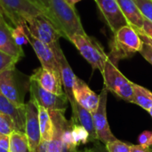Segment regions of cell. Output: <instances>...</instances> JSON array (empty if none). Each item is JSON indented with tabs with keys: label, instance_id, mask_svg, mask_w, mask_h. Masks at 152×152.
I'll return each mask as SVG.
<instances>
[{
	"label": "cell",
	"instance_id": "cell-1",
	"mask_svg": "<svg viewBox=\"0 0 152 152\" xmlns=\"http://www.w3.org/2000/svg\"><path fill=\"white\" fill-rule=\"evenodd\" d=\"M46 15L61 30L63 37L68 40L74 35L86 33L75 6L66 0H49Z\"/></svg>",
	"mask_w": 152,
	"mask_h": 152
},
{
	"label": "cell",
	"instance_id": "cell-2",
	"mask_svg": "<svg viewBox=\"0 0 152 152\" xmlns=\"http://www.w3.org/2000/svg\"><path fill=\"white\" fill-rule=\"evenodd\" d=\"M142 45L143 41L138 31L131 25L124 26L114 33L110 43V53L108 55L109 60L117 65L119 61L131 58L139 53Z\"/></svg>",
	"mask_w": 152,
	"mask_h": 152
},
{
	"label": "cell",
	"instance_id": "cell-3",
	"mask_svg": "<svg viewBox=\"0 0 152 152\" xmlns=\"http://www.w3.org/2000/svg\"><path fill=\"white\" fill-rule=\"evenodd\" d=\"M0 9L5 21L8 20L11 27L24 23V20L29 17L45 13L37 0H0Z\"/></svg>",
	"mask_w": 152,
	"mask_h": 152
},
{
	"label": "cell",
	"instance_id": "cell-4",
	"mask_svg": "<svg viewBox=\"0 0 152 152\" xmlns=\"http://www.w3.org/2000/svg\"><path fill=\"white\" fill-rule=\"evenodd\" d=\"M69 40L76 46L80 54L92 66L93 69H98L101 73L103 72L109 56L96 39L85 33L74 35Z\"/></svg>",
	"mask_w": 152,
	"mask_h": 152
},
{
	"label": "cell",
	"instance_id": "cell-5",
	"mask_svg": "<svg viewBox=\"0 0 152 152\" xmlns=\"http://www.w3.org/2000/svg\"><path fill=\"white\" fill-rule=\"evenodd\" d=\"M23 24L31 36L52 48L59 44L61 37H63L61 30L44 12L26 19Z\"/></svg>",
	"mask_w": 152,
	"mask_h": 152
},
{
	"label": "cell",
	"instance_id": "cell-6",
	"mask_svg": "<svg viewBox=\"0 0 152 152\" xmlns=\"http://www.w3.org/2000/svg\"><path fill=\"white\" fill-rule=\"evenodd\" d=\"M104 81V87L120 99L133 102L134 91L133 82L128 80L118 69L117 65L108 60L102 73Z\"/></svg>",
	"mask_w": 152,
	"mask_h": 152
},
{
	"label": "cell",
	"instance_id": "cell-7",
	"mask_svg": "<svg viewBox=\"0 0 152 152\" xmlns=\"http://www.w3.org/2000/svg\"><path fill=\"white\" fill-rule=\"evenodd\" d=\"M49 113L54 125L53 138L51 141H41L36 152H77V149L68 147L61 141L63 130L71 123L70 120L65 118V112L49 110Z\"/></svg>",
	"mask_w": 152,
	"mask_h": 152
},
{
	"label": "cell",
	"instance_id": "cell-8",
	"mask_svg": "<svg viewBox=\"0 0 152 152\" xmlns=\"http://www.w3.org/2000/svg\"><path fill=\"white\" fill-rule=\"evenodd\" d=\"M28 89L30 92V99L37 104L47 109L48 110L66 111L69 102L66 94L58 95L50 93L41 87L37 82L30 78L28 82Z\"/></svg>",
	"mask_w": 152,
	"mask_h": 152
},
{
	"label": "cell",
	"instance_id": "cell-9",
	"mask_svg": "<svg viewBox=\"0 0 152 152\" xmlns=\"http://www.w3.org/2000/svg\"><path fill=\"white\" fill-rule=\"evenodd\" d=\"M0 92L11 102L22 105L24 103L25 88L21 84L20 73L14 68L0 74Z\"/></svg>",
	"mask_w": 152,
	"mask_h": 152
},
{
	"label": "cell",
	"instance_id": "cell-10",
	"mask_svg": "<svg viewBox=\"0 0 152 152\" xmlns=\"http://www.w3.org/2000/svg\"><path fill=\"white\" fill-rule=\"evenodd\" d=\"M107 102H108V90L104 87L100 94V102L97 110L92 114L94 125L97 134L98 141L102 144L116 140L117 138L112 134L110 124L107 119Z\"/></svg>",
	"mask_w": 152,
	"mask_h": 152
},
{
	"label": "cell",
	"instance_id": "cell-11",
	"mask_svg": "<svg viewBox=\"0 0 152 152\" xmlns=\"http://www.w3.org/2000/svg\"><path fill=\"white\" fill-rule=\"evenodd\" d=\"M97 6L113 33L124 26L129 25L116 0H94Z\"/></svg>",
	"mask_w": 152,
	"mask_h": 152
},
{
	"label": "cell",
	"instance_id": "cell-12",
	"mask_svg": "<svg viewBox=\"0 0 152 152\" xmlns=\"http://www.w3.org/2000/svg\"><path fill=\"white\" fill-rule=\"evenodd\" d=\"M26 124L25 134L29 142L31 152H36L41 142L39 120H38V109L37 104L31 99L26 103Z\"/></svg>",
	"mask_w": 152,
	"mask_h": 152
},
{
	"label": "cell",
	"instance_id": "cell-13",
	"mask_svg": "<svg viewBox=\"0 0 152 152\" xmlns=\"http://www.w3.org/2000/svg\"><path fill=\"white\" fill-rule=\"evenodd\" d=\"M53 50L55 53L57 61L59 63L61 78L62 86L64 88V93L66 94L69 103H72L75 102L74 95H73V87H74V85H75V82H76L77 77L74 74L70 65L69 64V62L60 46V44H58L54 47H53Z\"/></svg>",
	"mask_w": 152,
	"mask_h": 152
},
{
	"label": "cell",
	"instance_id": "cell-14",
	"mask_svg": "<svg viewBox=\"0 0 152 152\" xmlns=\"http://www.w3.org/2000/svg\"><path fill=\"white\" fill-rule=\"evenodd\" d=\"M28 44L32 46L36 55L37 56L42 67L50 69L61 76L60 73V67L59 63L57 61L55 53L51 46L45 44L44 42L37 39L33 36H31L28 31Z\"/></svg>",
	"mask_w": 152,
	"mask_h": 152
},
{
	"label": "cell",
	"instance_id": "cell-15",
	"mask_svg": "<svg viewBox=\"0 0 152 152\" xmlns=\"http://www.w3.org/2000/svg\"><path fill=\"white\" fill-rule=\"evenodd\" d=\"M29 78L37 82L41 87L50 93L58 95L65 94L62 90V82L61 76L42 66L35 69Z\"/></svg>",
	"mask_w": 152,
	"mask_h": 152
},
{
	"label": "cell",
	"instance_id": "cell-16",
	"mask_svg": "<svg viewBox=\"0 0 152 152\" xmlns=\"http://www.w3.org/2000/svg\"><path fill=\"white\" fill-rule=\"evenodd\" d=\"M73 95L75 101L92 114L97 110L100 102V95L95 94L86 83L77 77L73 87Z\"/></svg>",
	"mask_w": 152,
	"mask_h": 152
},
{
	"label": "cell",
	"instance_id": "cell-17",
	"mask_svg": "<svg viewBox=\"0 0 152 152\" xmlns=\"http://www.w3.org/2000/svg\"><path fill=\"white\" fill-rule=\"evenodd\" d=\"M26 112V104L18 105L7 99L0 92V113L10 117L19 132H25Z\"/></svg>",
	"mask_w": 152,
	"mask_h": 152
},
{
	"label": "cell",
	"instance_id": "cell-18",
	"mask_svg": "<svg viewBox=\"0 0 152 152\" xmlns=\"http://www.w3.org/2000/svg\"><path fill=\"white\" fill-rule=\"evenodd\" d=\"M70 106L72 109V123L80 124L86 129L90 135V142L98 141L92 113L85 108L81 107L76 101L70 103Z\"/></svg>",
	"mask_w": 152,
	"mask_h": 152
},
{
	"label": "cell",
	"instance_id": "cell-19",
	"mask_svg": "<svg viewBox=\"0 0 152 152\" xmlns=\"http://www.w3.org/2000/svg\"><path fill=\"white\" fill-rule=\"evenodd\" d=\"M0 51L20 60L24 57L22 47L16 45L12 34L11 26L6 23H0Z\"/></svg>",
	"mask_w": 152,
	"mask_h": 152
},
{
	"label": "cell",
	"instance_id": "cell-20",
	"mask_svg": "<svg viewBox=\"0 0 152 152\" xmlns=\"http://www.w3.org/2000/svg\"><path fill=\"white\" fill-rule=\"evenodd\" d=\"M129 25L137 30H142L144 17L135 0H116Z\"/></svg>",
	"mask_w": 152,
	"mask_h": 152
},
{
	"label": "cell",
	"instance_id": "cell-21",
	"mask_svg": "<svg viewBox=\"0 0 152 152\" xmlns=\"http://www.w3.org/2000/svg\"><path fill=\"white\" fill-rule=\"evenodd\" d=\"M37 106L38 109V120L41 141H51L53 140L54 134V125L52 120L49 110L38 104H37Z\"/></svg>",
	"mask_w": 152,
	"mask_h": 152
},
{
	"label": "cell",
	"instance_id": "cell-22",
	"mask_svg": "<svg viewBox=\"0 0 152 152\" xmlns=\"http://www.w3.org/2000/svg\"><path fill=\"white\" fill-rule=\"evenodd\" d=\"M133 91H134V97L133 102L143 110L150 111L152 108V93L147 88L133 83Z\"/></svg>",
	"mask_w": 152,
	"mask_h": 152
},
{
	"label": "cell",
	"instance_id": "cell-23",
	"mask_svg": "<svg viewBox=\"0 0 152 152\" xmlns=\"http://www.w3.org/2000/svg\"><path fill=\"white\" fill-rule=\"evenodd\" d=\"M9 152H31L29 142L25 133L14 131L10 134Z\"/></svg>",
	"mask_w": 152,
	"mask_h": 152
},
{
	"label": "cell",
	"instance_id": "cell-24",
	"mask_svg": "<svg viewBox=\"0 0 152 152\" xmlns=\"http://www.w3.org/2000/svg\"><path fill=\"white\" fill-rule=\"evenodd\" d=\"M72 134L77 147H78L81 144L86 145L87 144V142H90V135L88 132L80 124L72 123Z\"/></svg>",
	"mask_w": 152,
	"mask_h": 152
},
{
	"label": "cell",
	"instance_id": "cell-25",
	"mask_svg": "<svg viewBox=\"0 0 152 152\" xmlns=\"http://www.w3.org/2000/svg\"><path fill=\"white\" fill-rule=\"evenodd\" d=\"M11 34L17 45L22 47V45L28 44L27 30L23 23L16 25L14 27H11Z\"/></svg>",
	"mask_w": 152,
	"mask_h": 152
},
{
	"label": "cell",
	"instance_id": "cell-26",
	"mask_svg": "<svg viewBox=\"0 0 152 152\" xmlns=\"http://www.w3.org/2000/svg\"><path fill=\"white\" fill-rule=\"evenodd\" d=\"M133 145L116 139L105 144V148L108 152H133Z\"/></svg>",
	"mask_w": 152,
	"mask_h": 152
},
{
	"label": "cell",
	"instance_id": "cell-27",
	"mask_svg": "<svg viewBox=\"0 0 152 152\" xmlns=\"http://www.w3.org/2000/svg\"><path fill=\"white\" fill-rule=\"evenodd\" d=\"M14 131H17V129L12 119L3 113H0V134L10 135Z\"/></svg>",
	"mask_w": 152,
	"mask_h": 152
},
{
	"label": "cell",
	"instance_id": "cell-28",
	"mask_svg": "<svg viewBox=\"0 0 152 152\" xmlns=\"http://www.w3.org/2000/svg\"><path fill=\"white\" fill-rule=\"evenodd\" d=\"M20 60L0 51V74L6 69L14 68Z\"/></svg>",
	"mask_w": 152,
	"mask_h": 152
},
{
	"label": "cell",
	"instance_id": "cell-29",
	"mask_svg": "<svg viewBox=\"0 0 152 152\" xmlns=\"http://www.w3.org/2000/svg\"><path fill=\"white\" fill-rule=\"evenodd\" d=\"M143 17L152 22V0H135Z\"/></svg>",
	"mask_w": 152,
	"mask_h": 152
},
{
	"label": "cell",
	"instance_id": "cell-30",
	"mask_svg": "<svg viewBox=\"0 0 152 152\" xmlns=\"http://www.w3.org/2000/svg\"><path fill=\"white\" fill-rule=\"evenodd\" d=\"M138 144L144 148H151L152 146V132L144 131L138 137Z\"/></svg>",
	"mask_w": 152,
	"mask_h": 152
},
{
	"label": "cell",
	"instance_id": "cell-31",
	"mask_svg": "<svg viewBox=\"0 0 152 152\" xmlns=\"http://www.w3.org/2000/svg\"><path fill=\"white\" fill-rule=\"evenodd\" d=\"M139 53L147 61H149L152 65V45L146 42H143L142 47Z\"/></svg>",
	"mask_w": 152,
	"mask_h": 152
},
{
	"label": "cell",
	"instance_id": "cell-32",
	"mask_svg": "<svg viewBox=\"0 0 152 152\" xmlns=\"http://www.w3.org/2000/svg\"><path fill=\"white\" fill-rule=\"evenodd\" d=\"M142 31L152 39V22L144 18V23L142 27Z\"/></svg>",
	"mask_w": 152,
	"mask_h": 152
},
{
	"label": "cell",
	"instance_id": "cell-33",
	"mask_svg": "<svg viewBox=\"0 0 152 152\" xmlns=\"http://www.w3.org/2000/svg\"><path fill=\"white\" fill-rule=\"evenodd\" d=\"M9 145H10V135H0V147L8 150L9 151Z\"/></svg>",
	"mask_w": 152,
	"mask_h": 152
},
{
	"label": "cell",
	"instance_id": "cell-34",
	"mask_svg": "<svg viewBox=\"0 0 152 152\" xmlns=\"http://www.w3.org/2000/svg\"><path fill=\"white\" fill-rule=\"evenodd\" d=\"M137 30V29H136ZM138 31V33H139V35H140V37H141V38H142V40L143 41V42H146V43H148V44H150L151 45H152V39L151 38H150L142 30H137Z\"/></svg>",
	"mask_w": 152,
	"mask_h": 152
},
{
	"label": "cell",
	"instance_id": "cell-35",
	"mask_svg": "<svg viewBox=\"0 0 152 152\" xmlns=\"http://www.w3.org/2000/svg\"><path fill=\"white\" fill-rule=\"evenodd\" d=\"M37 2L40 4V5L43 7L44 11H45V13L47 14L48 9H49V0H37Z\"/></svg>",
	"mask_w": 152,
	"mask_h": 152
},
{
	"label": "cell",
	"instance_id": "cell-36",
	"mask_svg": "<svg viewBox=\"0 0 152 152\" xmlns=\"http://www.w3.org/2000/svg\"><path fill=\"white\" fill-rule=\"evenodd\" d=\"M133 152H151L149 148H144L141 145H133Z\"/></svg>",
	"mask_w": 152,
	"mask_h": 152
},
{
	"label": "cell",
	"instance_id": "cell-37",
	"mask_svg": "<svg viewBox=\"0 0 152 152\" xmlns=\"http://www.w3.org/2000/svg\"><path fill=\"white\" fill-rule=\"evenodd\" d=\"M94 152H108L106 148H105V145L103 147L102 144H96L94 147Z\"/></svg>",
	"mask_w": 152,
	"mask_h": 152
},
{
	"label": "cell",
	"instance_id": "cell-38",
	"mask_svg": "<svg viewBox=\"0 0 152 152\" xmlns=\"http://www.w3.org/2000/svg\"><path fill=\"white\" fill-rule=\"evenodd\" d=\"M69 4H71L72 6H75V4H77V3H78V2H80V1H82V0H66Z\"/></svg>",
	"mask_w": 152,
	"mask_h": 152
},
{
	"label": "cell",
	"instance_id": "cell-39",
	"mask_svg": "<svg viewBox=\"0 0 152 152\" xmlns=\"http://www.w3.org/2000/svg\"><path fill=\"white\" fill-rule=\"evenodd\" d=\"M77 152H94V148H86V149H83L81 151H77Z\"/></svg>",
	"mask_w": 152,
	"mask_h": 152
},
{
	"label": "cell",
	"instance_id": "cell-40",
	"mask_svg": "<svg viewBox=\"0 0 152 152\" xmlns=\"http://www.w3.org/2000/svg\"><path fill=\"white\" fill-rule=\"evenodd\" d=\"M0 23H6L5 20H4V15H3V13L1 12V9H0Z\"/></svg>",
	"mask_w": 152,
	"mask_h": 152
},
{
	"label": "cell",
	"instance_id": "cell-41",
	"mask_svg": "<svg viewBox=\"0 0 152 152\" xmlns=\"http://www.w3.org/2000/svg\"><path fill=\"white\" fill-rule=\"evenodd\" d=\"M0 152H9V151L4 149V148H2V147H0Z\"/></svg>",
	"mask_w": 152,
	"mask_h": 152
},
{
	"label": "cell",
	"instance_id": "cell-42",
	"mask_svg": "<svg viewBox=\"0 0 152 152\" xmlns=\"http://www.w3.org/2000/svg\"><path fill=\"white\" fill-rule=\"evenodd\" d=\"M149 112H150L151 116V117H152V108H151V110H150V111H149Z\"/></svg>",
	"mask_w": 152,
	"mask_h": 152
},
{
	"label": "cell",
	"instance_id": "cell-43",
	"mask_svg": "<svg viewBox=\"0 0 152 152\" xmlns=\"http://www.w3.org/2000/svg\"><path fill=\"white\" fill-rule=\"evenodd\" d=\"M150 151H151V152H152V146L150 148Z\"/></svg>",
	"mask_w": 152,
	"mask_h": 152
},
{
	"label": "cell",
	"instance_id": "cell-44",
	"mask_svg": "<svg viewBox=\"0 0 152 152\" xmlns=\"http://www.w3.org/2000/svg\"><path fill=\"white\" fill-rule=\"evenodd\" d=\"M0 135H1V134H0Z\"/></svg>",
	"mask_w": 152,
	"mask_h": 152
}]
</instances>
